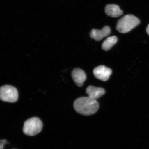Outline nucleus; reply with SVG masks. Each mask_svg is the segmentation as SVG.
<instances>
[{"instance_id": "9b49d317", "label": "nucleus", "mask_w": 149, "mask_h": 149, "mask_svg": "<svg viewBox=\"0 0 149 149\" xmlns=\"http://www.w3.org/2000/svg\"><path fill=\"white\" fill-rule=\"evenodd\" d=\"M7 143V141L6 140H1L0 141V149H3L4 145Z\"/></svg>"}, {"instance_id": "423d86ee", "label": "nucleus", "mask_w": 149, "mask_h": 149, "mask_svg": "<svg viewBox=\"0 0 149 149\" xmlns=\"http://www.w3.org/2000/svg\"><path fill=\"white\" fill-rule=\"evenodd\" d=\"M111 33V29L108 26H104L101 30L93 29L90 33L91 38L99 41L104 37L109 36Z\"/></svg>"}, {"instance_id": "20e7f679", "label": "nucleus", "mask_w": 149, "mask_h": 149, "mask_svg": "<svg viewBox=\"0 0 149 149\" xmlns=\"http://www.w3.org/2000/svg\"><path fill=\"white\" fill-rule=\"evenodd\" d=\"M18 93L17 89L12 86L6 85L0 88V98L3 101L15 102L17 101Z\"/></svg>"}, {"instance_id": "7ed1b4c3", "label": "nucleus", "mask_w": 149, "mask_h": 149, "mask_svg": "<svg viewBox=\"0 0 149 149\" xmlns=\"http://www.w3.org/2000/svg\"><path fill=\"white\" fill-rule=\"evenodd\" d=\"M42 120L38 117H33L24 123L23 132L26 135L35 136L42 131Z\"/></svg>"}, {"instance_id": "0eeeda50", "label": "nucleus", "mask_w": 149, "mask_h": 149, "mask_svg": "<svg viewBox=\"0 0 149 149\" xmlns=\"http://www.w3.org/2000/svg\"><path fill=\"white\" fill-rule=\"evenodd\" d=\"M72 76L74 82L79 87L82 86L86 79V75L85 72L79 68H74L72 71Z\"/></svg>"}, {"instance_id": "1a4fd4ad", "label": "nucleus", "mask_w": 149, "mask_h": 149, "mask_svg": "<svg viewBox=\"0 0 149 149\" xmlns=\"http://www.w3.org/2000/svg\"><path fill=\"white\" fill-rule=\"evenodd\" d=\"M105 12L108 16L114 18L118 17L123 14L122 10L118 6L115 4H108L106 6Z\"/></svg>"}, {"instance_id": "f257e3e1", "label": "nucleus", "mask_w": 149, "mask_h": 149, "mask_svg": "<svg viewBox=\"0 0 149 149\" xmlns=\"http://www.w3.org/2000/svg\"><path fill=\"white\" fill-rule=\"evenodd\" d=\"M74 110L80 114L89 116L95 113L99 107L97 100L89 97H81L76 99L74 103Z\"/></svg>"}, {"instance_id": "f03ea898", "label": "nucleus", "mask_w": 149, "mask_h": 149, "mask_svg": "<svg viewBox=\"0 0 149 149\" xmlns=\"http://www.w3.org/2000/svg\"><path fill=\"white\" fill-rule=\"evenodd\" d=\"M140 23V21L137 17L133 15L128 14L118 20L116 29L121 33H126L137 27Z\"/></svg>"}, {"instance_id": "39448f33", "label": "nucleus", "mask_w": 149, "mask_h": 149, "mask_svg": "<svg viewBox=\"0 0 149 149\" xmlns=\"http://www.w3.org/2000/svg\"><path fill=\"white\" fill-rule=\"evenodd\" d=\"M112 72L111 69L103 65L96 67L93 71L95 77L103 81H107L109 79Z\"/></svg>"}, {"instance_id": "f8f14e48", "label": "nucleus", "mask_w": 149, "mask_h": 149, "mask_svg": "<svg viewBox=\"0 0 149 149\" xmlns=\"http://www.w3.org/2000/svg\"><path fill=\"white\" fill-rule=\"evenodd\" d=\"M146 31L148 34L149 35V24L147 26L146 29Z\"/></svg>"}, {"instance_id": "6e6552de", "label": "nucleus", "mask_w": 149, "mask_h": 149, "mask_svg": "<svg viewBox=\"0 0 149 149\" xmlns=\"http://www.w3.org/2000/svg\"><path fill=\"white\" fill-rule=\"evenodd\" d=\"M86 93L88 95V97L92 99L97 100L105 94V89L101 87L89 86L86 89Z\"/></svg>"}, {"instance_id": "9d476101", "label": "nucleus", "mask_w": 149, "mask_h": 149, "mask_svg": "<svg viewBox=\"0 0 149 149\" xmlns=\"http://www.w3.org/2000/svg\"><path fill=\"white\" fill-rule=\"evenodd\" d=\"M118 38L115 36L108 37L103 42L102 45V49L105 51H109L116 43Z\"/></svg>"}]
</instances>
